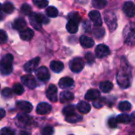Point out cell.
<instances>
[{"label":"cell","instance_id":"cell-43","mask_svg":"<svg viewBox=\"0 0 135 135\" xmlns=\"http://www.w3.org/2000/svg\"><path fill=\"white\" fill-rule=\"evenodd\" d=\"M0 135H15V133L10 128L6 127L2 129V131H0Z\"/></svg>","mask_w":135,"mask_h":135},{"label":"cell","instance_id":"cell-41","mask_svg":"<svg viewBox=\"0 0 135 135\" xmlns=\"http://www.w3.org/2000/svg\"><path fill=\"white\" fill-rule=\"evenodd\" d=\"M68 17H69V20L74 21L77 22L78 24L81 21V17L77 13H71L69 14Z\"/></svg>","mask_w":135,"mask_h":135},{"label":"cell","instance_id":"cell-36","mask_svg":"<svg viewBox=\"0 0 135 135\" xmlns=\"http://www.w3.org/2000/svg\"><path fill=\"white\" fill-rule=\"evenodd\" d=\"M62 112L65 115L68 116V115H73L75 113V106L74 105H68V106H66L63 110H62Z\"/></svg>","mask_w":135,"mask_h":135},{"label":"cell","instance_id":"cell-17","mask_svg":"<svg viewBox=\"0 0 135 135\" xmlns=\"http://www.w3.org/2000/svg\"><path fill=\"white\" fill-rule=\"evenodd\" d=\"M20 36L23 40L29 41L34 36V31L29 28H25L20 31Z\"/></svg>","mask_w":135,"mask_h":135},{"label":"cell","instance_id":"cell-10","mask_svg":"<svg viewBox=\"0 0 135 135\" xmlns=\"http://www.w3.org/2000/svg\"><path fill=\"white\" fill-rule=\"evenodd\" d=\"M95 53H96L97 57H98L100 59H102V58H104V57L109 55L111 51H110L109 47L107 45H105V44H99L96 47Z\"/></svg>","mask_w":135,"mask_h":135},{"label":"cell","instance_id":"cell-33","mask_svg":"<svg viewBox=\"0 0 135 135\" xmlns=\"http://www.w3.org/2000/svg\"><path fill=\"white\" fill-rule=\"evenodd\" d=\"M119 109L122 112H128L131 109V104L128 101H122L119 104Z\"/></svg>","mask_w":135,"mask_h":135},{"label":"cell","instance_id":"cell-34","mask_svg":"<svg viewBox=\"0 0 135 135\" xmlns=\"http://www.w3.org/2000/svg\"><path fill=\"white\" fill-rule=\"evenodd\" d=\"M21 13H23L24 15H26V16H30L33 13L31 6L28 4H23L21 8Z\"/></svg>","mask_w":135,"mask_h":135},{"label":"cell","instance_id":"cell-47","mask_svg":"<svg viewBox=\"0 0 135 135\" xmlns=\"http://www.w3.org/2000/svg\"><path fill=\"white\" fill-rule=\"evenodd\" d=\"M5 115H6V112H5V110L2 109V108H0V120H1L2 119H3Z\"/></svg>","mask_w":135,"mask_h":135},{"label":"cell","instance_id":"cell-21","mask_svg":"<svg viewBox=\"0 0 135 135\" xmlns=\"http://www.w3.org/2000/svg\"><path fill=\"white\" fill-rule=\"evenodd\" d=\"M77 108L78 110V112L81 114H87L90 112L91 110V106L88 102L85 101H80L78 105H77Z\"/></svg>","mask_w":135,"mask_h":135},{"label":"cell","instance_id":"cell-38","mask_svg":"<svg viewBox=\"0 0 135 135\" xmlns=\"http://www.w3.org/2000/svg\"><path fill=\"white\" fill-rule=\"evenodd\" d=\"M36 17L37 18V20H38V21L41 24V25H43V24H47V23H49V19L48 18H47V17H45L44 15H43V14H40V13H36Z\"/></svg>","mask_w":135,"mask_h":135},{"label":"cell","instance_id":"cell-6","mask_svg":"<svg viewBox=\"0 0 135 135\" xmlns=\"http://www.w3.org/2000/svg\"><path fill=\"white\" fill-rule=\"evenodd\" d=\"M15 120H16V124L18 127H25L30 125L32 119L31 117H29V115H25V113H24V114L17 115Z\"/></svg>","mask_w":135,"mask_h":135},{"label":"cell","instance_id":"cell-9","mask_svg":"<svg viewBox=\"0 0 135 135\" xmlns=\"http://www.w3.org/2000/svg\"><path fill=\"white\" fill-rule=\"evenodd\" d=\"M46 96L51 102H56L58 100V89L55 85H50L46 91Z\"/></svg>","mask_w":135,"mask_h":135},{"label":"cell","instance_id":"cell-2","mask_svg":"<svg viewBox=\"0 0 135 135\" xmlns=\"http://www.w3.org/2000/svg\"><path fill=\"white\" fill-rule=\"evenodd\" d=\"M13 57L11 54L6 55L0 61V72L2 75H9L13 71Z\"/></svg>","mask_w":135,"mask_h":135},{"label":"cell","instance_id":"cell-23","mask_svg":"<svg viewBox=\"0 0 135 135\" xmlns=\"http://www.w3.org/2000/svg\"><path fill=\"white\" fill-rule=\"evenodd\" d=\"M50 68L52 71H54L55 73H60L63 68H64V65L62 62L60 61H51L50 63Z\"/></svg>","mask_w":135,"mask_h":135},{"label":"cell","instance_id":"cell-5","mask_svg":"<svg viewBox=\"0 0 135 135\" xmlns=\"http://www.w3.org/2000/svg\"><path fill=\"white\" fill-rule=\"evenodd\" d=\"M69 66L71 71H73L74 73H79L83 70L85 66V62L81 58L76 57L70 62Z\"/></svg>","mask_w":135,"mask_h":135},{"label":"cell","instance_id":"cell-51","mask_svg":"<svg viewBox=\"0 0 135 135\" xmlns=\"http://www.w3.org/2000/svg\"><path fill=\"white\" fill-rule=\"evenodd\" d=\"M70 135H73V134H70Z\"/></svg>","mask_w":135,"mask_h":135},{"label":"cell","instance_id":"cell-32","mask_svg":"<svg viewBox=\"0 0 135 135\" xmlns=\"http://www.w3.org/2000/svg\"><path fill=\"white\" fill-rule=\"evenodd\" d=\"M92 4L97 9H104L107 5V0H93Z\"/></svg>","mask_w":135,"mask_h":135},{"label":"cell","instance_id":"cell-24","mask_svg":"<svg viewBox=\"0 0 135 135\" xmlns=\"http://www.w3.org/2000/svg\"><path fill=\"white\" fill-rule=\"evenodd\" d=\"M66 29L70 33H76L78 30V24L74 21L69 20V21L66 24Z\"/></svg>","mask_w":135,"mask_h":135},{"label":"cell","instance_id":"cell-46","mask_svg":"<svg viewBox=\"0 0 135 135\" xmlns=\"http://www.w3.org/2000/svg\"><path fill=\"white\" fill-rule=\"evenodd\" d=\"M108 126L111 128H115L117 127V121L115 118H110L108 119Z\"/></svg>","mask_w":135,"mask_h":135},{"label":"cell","instance_id":"cell-11","mask_svg":"<svg viewBox=\"0 0 135 135\" xmlns=\"http://www.w3.org/2000/svg\"><path fill=\"white\" fill-rule=\"evenodd\" d=\"M36 77L38 78L39 80L42 81H48L50 78V74L47 67L45 66H40L36 70Z\"/></svg>","mask_w":135,"mask_h":135},{"label":"cell","instance_id":"cell-31","mask_svg":"<svg viewBox=\"0 0 135 135\" xmlns=\"http://www.w3.org/2000/svg\"><path fill=\"white\" fill-rule=\"evenodd\" d=\"M46 13L49 17H56L59 15V11L55 7L49 6L46 9Z\"/></svg>","mask_w":135,"mask_h":135},{"label":"cell","instance_id":"cell-28","mask_svg":"<svg viewBox=\"0 0 135 135\" xmlns=\"http://www.w3.org/2000/svg\"><path fill=\"white\" fill-rule=\"evenodd\" d=\"M116 121L119 123H131V115L127 114H121L117 116Z\"/></svg>","mask_w":135,"mask_h":135},{"label":"cell","instance_id":"cell-29","mask_svg":"<svg viewBox=\"0 0 135 135\" xmlns=\"http://www.w3.org/2000/svg\"><path fill=\"white\" fill-rule=\"evenodd\" d=\"M93 35L97 39H102L105 35V30L102 27H97L93 29Z\"/></svg>","mask_w":135,"mask_h":135},{"label":"cell","instance_id":"cell-18","mask_svg":"<svg viewBox=\"0 0 135 135\" xmlns=\"http://www.w3.org/2000/svg\"><path fill=\"white\" fill-rule=\"evenodd\" d=\"M74 94L70 91H63L60 93L59 96V100L62 104L70 102L74 100Z\"/></svg>","mask_w":135,"mask_h":135},{"label":"cell","instance_id":"cell-25","mask_svg":"<svg viewBox=\"0 0 135 135\" xmlns=\"http://www.w3.org/2000/svg\"><path fill=\"white\" fill-rule=\"evenodd\" d=\"M113 88V85L112 82L108 81H102L100 84V89L103 92V93H109Z\"/></svg>","mask_w":135,"mask_h":135},{"label":"cell","instance_id":"cell-45","mask_svg":"<svg viewBox=\"0 0 135 135\" xmlns=\"http://www.w3.org/2000/svg\"><path fill=\"white\" fill-rule=\"evenodd\" d=\"M7 40V35L3 30H0V44H5Z\"/></svg>","mask_w":135,"mask_h":135},{"label":"cell","instance_id":"cell-22","mask_svg":"<svg viewBox=\"0 0 135 135\" xmlns=\"http://www.w3.org/2000/svg\"><path fill=\"white\" fill-rule=\"evenodd\" d=\"M26 25H27L26 21H25V20L24 18H22V17H18V18H17V19L14 21L13 24V28H14V29H17V30H19V31H21V30L25 28H26Z\"/></svg>","mask_w":135,"mask_h":135},{"label":"cell","instance_id":"cell-50","mask_svg":"<svg viewBox=\"0 0 135 135\" xmlns=\"http://www.w3.org/2000/svg\"><path fill=\"white\" fill-rule=\"evenodd\" d=\"M1 10H2V5L0 4V11H1Z\"/></svg>","mask_w":135,"mask_h":135},{"label":"cell","instance_id":"cell-37","mask_svg":"<svg viewBox=\"0 0 135 135\" xmlns=\"http://www.w3.org/2000/svg\"><path fill=\"white\" fill-rule=\"evenodd\" d=\"M34 5H36L38 8H45L48 5L47 0H32Z\"/></svg>","mask_w":135,"mask_h":135},{"label":"cell","instance_id":"cell-7","mask_svg":"<svg viewBox=\"0 0 135 135\" xmlns=\"http://www.w3.org/2000/svg\"><path fill=\"white\" fill-rule=\"evenodd\" d=\"M21 82L23 83V85H25L27 88L30 89H33L36 87V81L35 79V78L31 75V74H26V75H23L21 78Z\"/></svg>","mask_w":135,"mask_h":135},{"label":"cell","instance_id":"cell-4","mask_svg":"<svg viewBox=\"0 0 135 135\" xmlns=\"http://www.w3.org/2000/svg\"><path fill=\"white\" fill-rule=\"evenodd\" d=\"M104 21L111 32H114L117 28V18L114 12L107 11L104 13Z\"/></svg>","mask_w":135,"mask_h":135},{"label":"cell","instance_id":"cell-42","mask_svg":"<svg viewBox=\"0 0 135 135\" xmlns=\"http://www.w3.org/2000/svg\"><path fill=\"white\" fill-rule=\"evenodd\" d=\"M13 94V89H11L10 88H5L3 89V90L2 91V96L4 97H10Z\"/></svg>","mask_w":135,"mask_h":135},{"label":"cell","instance_id":"cell-40","mask_svg":"<svg viewBox=\"0 0 135 135\" xmlns=\"http://www.w3.org/2000/svg\"><path fill=\"white\" fill-rule=\"evenodd\" d=\"M104 105V100L103 98H100L99 97L98 99L95 100L93 101V106L96 108H102L103 106Z\"/></svg>","mask_w":135,"mask_h":135},{"label":"cell","instance_id":"cell-15","mask_svg":"<svg viewBox=\"0 0 135 135\" xmlns=\"http://www.w3.org/2000/svg\"><path fill=\"white\" fill-rule=\"evenodd\" d=\"M74 84V81L71 78H69V77L62 78L59 81V85L62 89H70V88L73 87Z\"/></svg>","mask_w":135,"mask_h":135},{"label":"cell","instance_id":"cell-35","mask_svg":"<svg viewBox=\"0 0 135 135\" xmlns=\"http://www.w3.org/2000/svg\"><path fill=\"white\" fill-rule=\"evenodd\" d=\"M13 92L17 95H21L24 93V87L20 83H16L13 86Z\"/></svg>","mask_w":135,"mask_h":135},{"label":"cell","instance_id":"cell-19","mask_svg":"<svg viewBox=\"0 0 135 135\" xmlns=\"http://www.w3.org/2000/svg\"><path fill=\"white\" fill-rule=\"evenodd\" d=\"M80 44L85 48H90L94 45V40L87 36H81L80 37Z\"/></svg>","mask_w":135,"mask_h":135},{"label":"cell","instance_id":"cell-49","mask_svg":"<svg viewBox=\"0 0 135 135\" xmlns=\"http://www.w3.org/2000/svg\"><path fill=\"white\" fill-rule=\"evenodd\" d=\"M20 134L21 135H29V134H28V132H26V131H21Z\"/></svg>","mask_w":135,"mask_h":135},{"label":"cell","instance_id":"cell-48","mask_svg":"<svg viewBox=\"0 0 135 135\" xmlns=\"http://www.w3.org/2000/svg\"><path fill=\"white\" fill-rule=\"evenodd\" d=\"M131 123H132L133 125H135V112L131 115Z\"/></svg>","mask_w":135,"mask_h":135},{"label":"cell","instance_id":"cell-30","mask_svg":"<svg viewBox=\"0 0 135 135\" xmlns=\"http://www.w3.org/2000/svg\"><path fill=\"white\" fill-rule=\"evenodd\" d=\"M2 10L6 13H11L14 10V6L11 2H5L2 6Z\"/></svg>","mask_w":135,"mask_h":135},{"label":"cell","instance_id":"cell-3","mask_svg":"<svg viewBox=\"0 0 135 135\" xmlns=\"http://www.w3.org/2000/svg\"><path fill=\"white\" fill-rule=\"evenodd\" d=\"M123 40L128 45L135 44V22H131L123 29Z\"/></svg>","mask_w":135,"mask_h":135},{"label":"cell","instance_id":"cell-8","mask_svg":"<svg viewBox=\"0 0 135 135\" xmlns=\"http://www.w3.org/2000/svg\"><path fill=\"white\" fill-rule=\"evenodd\" d=\"M40 61V59L39 57H36L34 59H32V60H29L28 62H27L25 64L24 70L26 72H28V73H31V72H33V71L36 70V69H37V67L39 66Z\"/></svg>","mask_w":135,"mask_h":135},{"label":"cell","instance_id":"cell-20","mask_svg":"<svg viewBox=\"0 0 135 135\" xmlns=\"http://www.w3.org/2000/svg\"><path fill=\"white\" fill-rule=\"evenodd\" d=\"M100 97V91H98L97 89H89L86 93V94L85 96V100H93V101H94L95 100L98 99Z\"/></svg>","mask_w":135,"mask_h":135},{"label":"cell","instance_id":"cell-44","mask_svg":"<svg viewBox=\"0 0 135 135\" xmlns=\"http://www.w3.org/2000/svg\"><path fill=\"white\" fill-rule=\"evenodd\" d=\"M85 59H86V61H87V62L89 64H92L95 61V57L91 52H88V53L85 54Z\"/></svg>","mask_w":135,"mask_h":135},{"label":"cell","instance_id":"cell-27","mask_svg":"<svg viewBox=\"0 0 135 135\" xmlns=\"http://www.w3.org/2000/svg\"><path fill=\"white\" fill-rule=\"evenodd\" d=\"M81 120H82V116H81L76 113L66 117V121L68 123H78Z\"/></svg>","mask_w":135,"mask_h":135},{"label":"cell","instance_id":"cell-16","mask_svg":"<svg viewBox=\"0 0 135 135\" xmlns=\"http://www.w3.org/2000/svg\"><path fill=\"white\" fill-rule=\"evenodd\" d=\"M51 111V106L47 103H40L36 107V113L39 115H47Z\"/></svg>","mask_w":135,"mask_h":135},{"label":"cell","instance_id":"cell-12","mask_svg":"<svg viewBox=\"0 0 135 135\" xmlns=\"http://www.w3.org/2000/svg\"><path fill=\"white\" fill-rule=\"evenodd\" d=\"M89 17L91 19V21L93 22L94 25L96 27H101L102 26V18L100 12L97 10H92L89 13Z\"/></svg>","mask_w":135,"mask_h":135},{"label":"cell","instance_id":"cell-14","mask_svg":"<svg viewBox=\"0 0 135 135\" xmlns=\"http://www.w3.org/2000/svg\"><path fill=\"white\" fill-rule=\"evenodd\" d=\"M16 107L21 110V112H23L24 113H29L32 112V105L31 103L28 102V101H25V100H20L17 101L16 104Z\"/></svg>","mask_w":135,"mask_h":135},{"label":"cell","instance_id":"cell-39","mask_svg":"<svg viewBox=\"0 0 135 135\" xmlns=\"http://www.w3.org/2000/svg\"><path fill=\"white\" fill-rule=\"evenodd\" d=\"M53 134H54V129L51 126H47L44 127L41 131L42 135H53Z\"/></svg>","mask_w":135,"mask_h":135},{"label":"cell","instance_id":"cell-13","mask_svg":"<svg viewBox=\"0 0 135 135\" xmlns=\"http://www.w3.org/2000/svg\"><path fill=\"white\" fill-rule=\"evenodd\" d=\"M123 12L129 17H133L135 16V5L134 2L128 1L123 4Z\"/></svg>","mask_w":135,"mask_h":135},{"label":"cell","instance_id":"cell-1","mask_svg":"<svg viewBox=\"0 0 135 135\" xmlns=\"http://www.w3.org/2000/svg\"><path fill=\"white\" fill-rule=\"evenodd\" d=\"M132 81L131 69L125 58L122 59L121 66L117 74V82L122 89H127L131 86Z\"/></svg>","mask_w":135,"mask_h":135},{"label":"cell","instance_id":"cell-26","mask_svg":"<svg viewBox=\"0 0 135 135\" xmlns=\"http://www.w3.org/2000/svg\"><path fill=\"white\" fill-rule=\"evenodd\" d=\"M29 17H30V18H29V21H30V23H31L32 26L35 29H36V30L41 29L42 25L38 21L37 18L36 17V13H32V15L29 16Z\"/></svg>","mask_w":135,"mask_h":135}]
</instances>
